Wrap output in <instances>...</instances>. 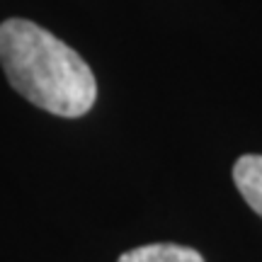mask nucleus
<instances>
[{"instance_id":"2","label":"nucleus","mask_w":262,"mask_h":262,"mask_svg":"<svg viewBox=\"0 0 262 262\" xmlns=\"http://www.w3.org/2000/svg\"><path fill=\"white\" fill-rule=\"evenodd\" d=\"M233 182L248 206L262 219V156H241L235 160Z\"/></svg>"},{"instance_id":"1","label":"nucleus","mask_w":262,"mask_h":262,"mask_svg":"<svg viewBox=\"0 0 262 262\" xmlns=\"http://www.w3.org/2000/svg\"><path fill=\"white\" fill-rule=\"evenodd\" d=\"M0 66L12 90L49 114L75 119L97 100V80L85 58L29 19L0 25Z\"/></svg>"},{"instance_id":"3","label":"nucleus","mask_w":262,"mask_h":262,"mask_svg":"<svg viewBox=\"0 0 262 262\" xmlns=\"http://www.w3.org/2000/svg\"><path fill=\"white\" fill-rule=\"evenodd\" d=\"M117 262H204V257L187 245L153 243L134 248L129 253H124Z\"/></svg>"}]
</instances>
